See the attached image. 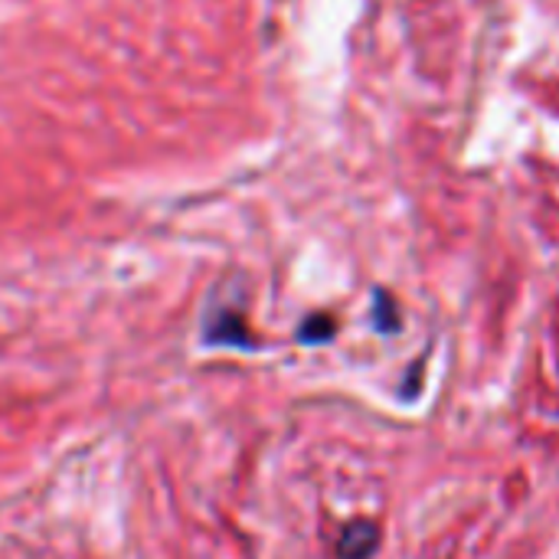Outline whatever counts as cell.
I'll use <instances>...</instances> for the list:
<instances>
[{
	"instance_id": "cell-2",
	"label": "cell",
	"mask_w": 559,
	"mask_h": 559,
	"mask_svg": "<svg viewBox=\"0 0 559 559\" xmlns=\"http://www.w3.org/2000/svg\"><path fill=\"white\" fill-rule=\"evenodd\" d=\"M206 341H210V344H226V347H252V344H255V341L249 337L246 324H242L236 314L216 318V321L210 324V331H206Z\"/></svg>"
},
{
	"instance_id": "cell-3",
	"label": "cell",
	"mask_w": 559,
	"mask_h": 559,
	"mask_svg": "<svg viewBox=\"0 0 559 559\" xmlns=\"http://www.w3.org/2000/svg\"><path fill=\"white\" fill-rule=\"evenodd\" d=\"M334 321L328 318V314H314V318H308L305 324H301V331H298V337L305 341V344H324V341H331L334 337Z\"/></svg>"
},
{
	"instance_id": "cell-4",
	"label": "cell",
	"mask_w": 559,
	"mask_h": 559,
	"mask_svg": "<svg viewBox=\"0 0 559 559\" xmlns=\"http://www.w3.org/2000/svg\"><path fill=\"white\" fill-rule=\"evenodd\" d=\"M377 328L396 331V308H393L390 295H377Z\"/></svg>"
},
{
	"instance_id": "cell-1",
	"label": "cell",
	"mask_w": 559,
	"mask_h": 559,
	"mask_svg": "<svg viewBox=\"0 0 559 559\" xmlns=\"http://www.w3.org/2000/svg\"><path fill=\"white\" fill-rule=\"evenodd\" d=\"M380 547V531L373 521H354L344 527L341 544H337V557L341 559H370L373 550Z\"/></svg>"
}]
</instances>
